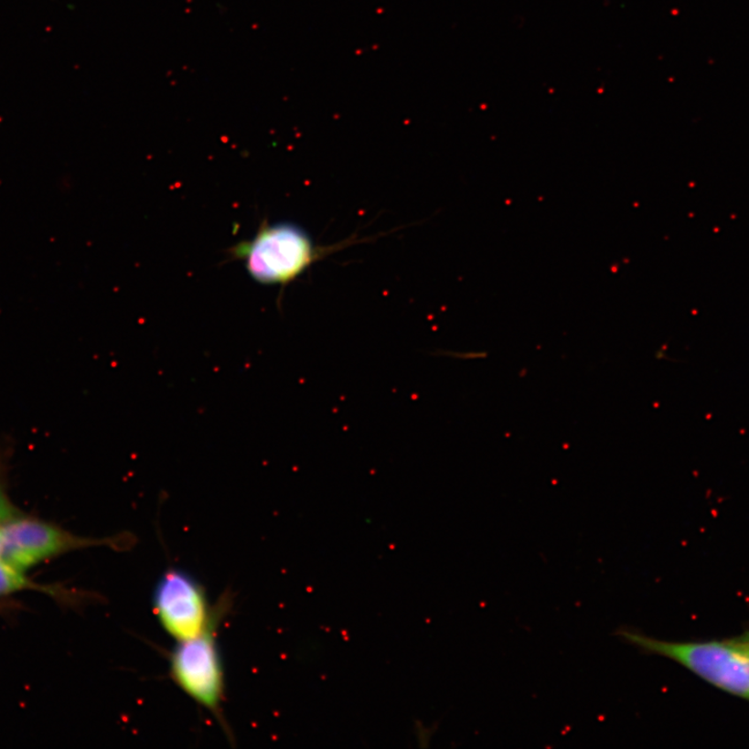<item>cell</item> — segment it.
<instances>
[{"label": "cell", "mask_w": 749, "mask_h": 749, "mask_svg": "<svg viewBox=\"0 0 749 749\" xmlns=\"http://www.w3.org/2000/svg\"><path fill=\"white\" fill-rule=\"evenodd\" d=\"M19 517V512L6 496L0 483V527Z\"/></svg>", "instance_id": "cell-7"}, {"label": "cell", "mask_w": 749, "mask_h": 749, "mask_svg": "<svg viewBox=\"0 0 749 749\" xmlns=\"http://www.w3.org/2000/svg\"><path fill=\"white\" fill-rule=\"evenodd\" d=\"M320 247L301 226L291 222H264L249 241L231 250L244 262L248 274L266 285L290 284L325 256L348 245Z\"/></svg>", "instance_id": "cell-2"}, {"label": "cell", "mask_w": 749, "mask_h": 749, "mask_svg": "<svg viewBox=\"0 0 749 749\" xmlns=\"http://www.w3.org/2000/svg\"><path fill=\"white\" fill-rule=\"evenodd\" d=\"M0 558L21 572L67 551L90 547H108L112 551H125L133 549L137 542L131 532L104 539H86L45 521L21 517L3 525Z\"/></svg>", "instance_id": "cell-4"}, {"label": "cell", "mask_w": 749, "mask_h": 749, "mask_svg": "<svg viewBox=\"0 0 749 749\" xmlns=\"http://www.w3.org/2000/svg\"><path fill=\"white\" fill-rule=\"evenodd\" d=\"M27 583L20 570L0 558V595L9 594L24 589Z\"/></svg>", "instance_id": "cell-6"}, {"label": "cell", "mask_w": 749, "mask_h": 749, "mask_svg": "<svg viewBox=\"0 0 749 749\" xmlns=\"http://www.w3.org/2000/svg\"><path fill=\"white\" fill-rule=\"evenodd\" d=\"M155 616L177 642L198 637L214 615L206 589L185 571L170 569L158 580L153 596Z\"/></svg>", "instance_id": "cell-5"}, {"label": "cell", "mask_w": 749, "mask_h": 749, "mask_svg": "<svg viewBox=\"0 0 749 749\" xmlns=\"http://www.w3.org/2000/svg\"><path fill=\"white\" fill-rule=\"evenodd\" d=\"M230 603L229 595L224 594L214 607L207 629L195 638L178 642L169 659L173 682L199 706L209 711L224 730L227 729L222 714L225 679L217 630Z\"/></svg>", "instance_id": "cell-3"}, {"label": "cell", "mask_w": 749, "mask_h": 749, "mask_svg": "<svg viewBox=\"0 0 749 749\" xmlns=\"http://www.w3.org/2000/svg\"><path fill=\"white\" fill-rule=\"evenodd\" d=\"M616 637L642 654L666 658L718 690L749 701V631L722 640L668 641L622 626Z\"/></svg>", "instance_id": "cell-1"}, {"label": "cell", "mask_w": 749, "mask_h": 749, "mask_svg": "<svg viewBox=\"0 0 749 749\" xmlns=\"http://www.w3.org/2000/svg\"><path fill=\"white\" fill-rule=\"evenodd\" d=\"M2 549H3V536H2V527H0V555H2Z\"/></svg>", "instance_id": "cell-8"}]
</instances>
